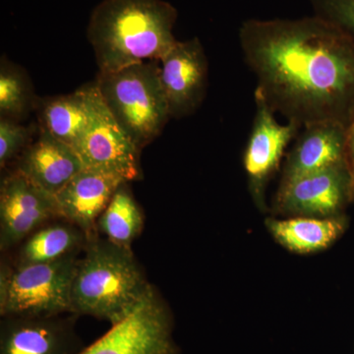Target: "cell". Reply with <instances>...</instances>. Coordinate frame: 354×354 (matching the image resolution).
Here are the masks:
<instances>
[{
    "label": "cell",
    "mask_w": 354,
    "mask_h": 354,
    "mask_svg": "<svg viewBox=\"0 0 354 354\" xmlns=\"http://www.w3.org/2000/svg\"><path fill=\"white\" fill-rule=\"evenodd\" d=\"M158 60L100 73L95 81L106 108L140 150L162 134L171 120Z\"/></svg>",
    "instance_id": "obj_4"
},
{
    "label": "cell",
    "mask_w": 354,
    "mask_h": 354,
    "mask_svg": "<svg viewBox=\"0 0 354 354\" xmlns=\"http://www.w3.org/2000/svg\"><path fill=\"white\" fill-rule=\"evenodd\" d=\"M77 317H1L0 354H78L84 348L76 332Z\"/></svg>",
    "instance_id": "obj_12"
},
{
    "label": "cell",
    "mask_w": 354,
    "mask_h": 354,
    "mask_svg": "<svg viewBox=\"0 0 354 354\" xmlns=\"http://www.w3.org/2000/svg\"><path fill=\"white\" fill-rule=\"evenodd\" d=\"M91 121L76 152L84 167L114 174L127 183L142 178L140 153L102 101L97 84L87 86Z\"/></svg>",
    "instance_id": "obj_7"
},
{
    "label": "cell",
    "mask_w": 354,
    "mask_h": 354,
    "mask_svg": "<svg viewBox=\"0 0 354 354\" xmlns=\"http://www.w3.org/2000/svg\"><path fill=\"white\" fill-rule=\"evenodd\" d=\"M35 104L32 84L24 70L6 59L0 66V113L1 118L20 120Z\"/></svg>",
    "instance_id": "obj_20"
},
{
    "label": "cell",
    "mask_w": 354,
    "mask_h": 354,
    "mask_svg": "<svg viewBox=\"0 0 354 354\" xmlns=\"http://www.w3.org/2000/svg\"><path fill=\"white\" fill-rule=\"evenodd\" d=\"M29 128L18 124L17 121L1 118L0 120V167L18 157L28 147Z\"/></svg>",
    "instance_id": "obj_22"
},
{
    "label": "cell",
    "mask_w": 354,
    "mask_h": 354,
    "mask_svg": "<svg viewBox=\"0 0 354 354\" xmlns=\"http://www.w3.org/2000/svg\"><path fill=\"white\" fill-rule=\"evenodd\" d=\"M160 77L171 118H187L204 102L209 62L200 39L176 44L160 60Z\"/></svg>",
    "instance_id": "obj_11"
},
{
    "label": "cell",
    "mask_w": 354,
    "mask_h": 354,
    "mask_svg": "<svg viewBox=\"0 0 354 354\" xmlns=\"http://www.w3.org/2000/svg\"><path fill=\"white\" fill-rule=\"evenodd\" d=\"M88 239L75 225L58 218L37 230L17 247L13 266L43 264L78 255Z\"/></svg>",
    "instance_id": "obj_17"
},
{
    "label": "cell",
    "mask_w": 354,
    "mask_h": 354,
    "mask_svg": "<svg viewBox=\"0 0 354 354\" xmlns=\"http://www.w3.org/2000/svg\"><path fill=\"white\" fill-rule=\"evenodd\" d=\"M123 183L120 176L84 167L55 196L62 218L91 239L99 234L97 221Z\"/></svg>",
    "instance_id": "obj_13"
},
{
    "label": "cell",
    "mask_w": 354,
    "mask_h": 354,
    "mask_svg": "<svg viewBox=\"0 0 354 354\" xmlns=\"http://www.w3.org/2000/svg\"><path fill=\"white\" fill-rule=\"evenodd\" d=\"M77 263L71 290V313L108 321L111 325L129 315L153 286L131 248L102 239H88Z\"/></svg>",
    "instance_id": "obj_3"
},
{
    "label": "cell",
    "mask_w": 354,
    "mask_h": 354,
    "mask_svg": "<svg viewBox=\"0 0 354 354\" xmlns=\"http://www.w3.org/2000/svg\"><path fill=\"white\" fill-rule=\"evenodd\" d=\"M351 205L348 164L309 172L279 183L272 214L286 216L332 218L344 215Z\"/></svg>",
    "instance_id": "obj_8"
},
{
    "label": "cell",
    "mask_w": 354,
    "mask_h": 354,
    "mask_svg": "<svg viewBox=\"0 0 354 354\" xmlns=\"http://www.w3.org/2000/svg\"><path fill=\"white\" fill-rule=\"evenodd\" d=\"M313 15L334 26L354 43V0H310Z\"/></svg>",
    "instance_id": "obj_21"
},
{
    "label": "cell",
    "mask_w": 354,
    "mask_h": 354,
    "mask_svg": "<svg viewBox=\"0 0 354 354\" xmlns=\"http://www.w3.org/2000/svg\"><path fill=\"white\" fill-rule=\"evenodd\" d=\"M41 127L51 136L76 151L90 125L87 86L41 102Z\"/></svg>",
    "instance_id": "obj_18"
},
{
    "label": "cell",
    "mask_w": 354,
    "mask_h": 354,
    "mask_svg": "<svg viewBox=\"0 0 354 354\" xmlns=\"http://www.w3.org/2000/svg\"><path fill=\"white\" fill-rule=\"evenodd\" d=\"M83 169L78 153L41 127L37 141L28 145L18 158L15 171L57 196Z\"/></svg>",
    "instance_id": "obj_15"
},
{
    "label": "cell",
    "mask_w": 354,
    "mask_h": 354,
    "mask_svg": "<svg viewBox=\"0 0 354 354\" xmlns=\"http://www.w3.org/2000/svg\"><path fill=\"white\" fill-rule=\"evenodd\" d=\"M174 317L155 286L131 313L78 354H178Z\"/></svg>",
    "instance_id": "obj_6"
},
{
    "label": "cell",
    "mask_w": 354,
    "mask_h": 354,
    "mask_svg": "<svg viewBox=\"0 0 354 354\" xmlns=\"http://www.w3.org/2000/svg\"><path fill=\"white\" fill-rule=\"evenodd\" d=\"M177 10L164 0H104L93 11L88 38L100 73L165 57L177 39Z\"/></svg>",
    "instance_id": "obj_2"
},
{
    "label": "cell",
    "mask_w": 354,
    "mask_h": 354,
    "mask_svg": "<svg viewBox=\"0 0 354 354\" xmlns=\"http://www.w3.org/2000/svg\"><path fill=\"white\" fill-rule=\"evenodd\" d=\"M346 164H348L351 179V204H354V118L348 127Z\"/></svg>",
    "instance_id": "obj_23"
},
{
    "label": "cell",
    "mask_w": 354,
    "mask_h": 354,
    "mask_svg": "<svg viewBox=\"0 0 354 354\" xmlns=\"http://www.w3.org/2000/svg\"><path fill=\"white\" fill-rule=\"evenodd\" d=\"M254 95L300 128L318 122L348 127L354 118V43L315 15L248 19L239 32Z\"/></svg>",
    "instance_id": "obj_1"
},
{
    "label": "cell",
    "mask_w": 354,
    "mask_h": 354,
    "mask_svg": "<svg viewBox=\"0 0 354 354\" xmlns=\"http://www.w3.org/2000/svg\"><path fill=\"white\" fill-rule=\"evenodd\" d=\"M129 183H123L114 193L108 207L97 221V232L118 245L131 248L143 232V212L133 196Z\"/></svg>",
    "instance_id": "obj_19"
},
{
    "label": "cell",
    "mask_w": 354,
    "mask_h": 354,
    "mask_svg": "<svg viewBox=\"0 0 354 354\" xmlns=\"http://www.w3.org/2000/svg\"><path fill=\"white\" fill-rule=\"evenodd\" d=\"M265 225L272 239L286 250L310 255L327 250L341 239L348 230L349 218L346 214L332 218H267Z\"/></svg>",
    "instance_id": "obj_16"
},
{
    "label": "cell",
    "mask_w": 354,
    "mask_h": 354,
    "mask_svg": "<svg viewBox=\"0 0 354 354\" xmlns=\"http://www.w3.org/2000/svg\"><path fill=\"white\" fill-rule=\"evenodd\" d=\"M348 127L337 122H318L301 128L286 153L281 183L346 162Z\"/></svg>",
    "instance_id": "obj_14"
},
{
    "label": "cell",
    "mask_w": 354,
    "mask_h": 354,
    "mask_svg": "<svg viewBox=\"0 0 354 354\" xmlns=\"http://www.w3.org/2000/svg\"><path fill=\"white\" fill-rule=\"evenodd\" d=\"M62 218L57 198L13 171L0 186V251L17 248L37 230Z\"/></svg>",
    "instance_id": "obj_10"
},
{
    "label": "cell",
    "mask_w": 354,
    "mask_h": 354,
    "mask_svg": "<svg viewBox=\"0 0 354 354\" xmlns=\"http://www.w3.org/2000/svg\"><path fill=\"white\" fill-rule=\"evenodd\" d=\"M254 99L256 111L243 153V167L254 204L261 212H267L268 186L301 128L292 122H279L277 113L265 101L257 95Z\"/></svg>",
    "instance_id": "obj_9"
},
{
    "label": "cell",
    "mask_w": 354,
    "mask_h": 354,
    "mask_svg": "<svg viewBox=\"0 0 354 354\" xmlns=\"http://www.w3.org/2000/svg\"><path fill=\"white\" fill-rule=\"evenodd\" d=\"M78 257L15 267L0 316H55L71 313V290Z\"/></svg>",
    "instance_id": "obj_5"
}]
</instances>
